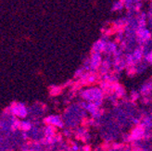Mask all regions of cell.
<instances>
[{
    "mask_svg": "<svg viewBox=\"0 0 152 151\" xmlns=\"http://www.w3.org/2000/svg\"><path fill=\"white\" fill-rule=\"evenodd\" d=\"M12 113L20 117H25L27 115V110L22 104H16L15 107H12Z\"/></svg>",
    "mask_w": 152,
    "mask_h": 151,
    "instance_id": "cell-2",
    "label": "cell"
},
{
    "mask_svg": "<svg viewBox=\"0 0 152 151\" xmlns=\"http://www.w3.org/2000/svg\"><path fill=\"white\" fill-rule=\"evenodd\" d=\"M84 97L86 99V100H91V101L99 100V101H101L102 94L97 89H92V90H89V91H86L84 94Z\"/></svg>",
    "mask_w": 152,
    "mask_h": 151,
    "instance_id": "cell-1",
    "label": "cell"
},
{
    "mask_svg": "<svg viewBox=\"0 0 152 151\" xmlns=\"http://www.w3.org/2000/svg\"><path fill=\"white\" fill-rule=\"evenodd\" d=\"M20 126L22 128V130L27 131V130H29L30 128H31V124L28 123V122H22L21 124H20Z\"/></svg>",
    "mask_w": 152,
    "mask_h": 151,
    "instance_id": "cell-5",
    "label": "cell"
},
{
    "mask_svg": "<svg viewBox=\"0 0 152 151\" xmlns=\"http://www.w3.org/2000/svg\"><path fill=\"white\" fill-rule=\"evenodd\" d=\"M47 122L52 125H57V126H62V122L60 119L58 117V116H51V117H48L47 118Z\"/></svg>",
    "mask_w": 152,
    "mask_h": 151,
    "instance_id": "cell-3",
    "label": "cell"
},
{
    "mask_svg": "<svg viewBox=\"0 0 152 151\" xmlns=\"http://www.w3.org/2000/svg\"><path fill=\"white\" fill-rule=\"evenodd\" d=\"M143 135H144V129L137 128L134 130V132L133 133V137L134 138V139H139V138L143 137Z\"/></svg>",
    "mask_w": 152,
    "mask_h": 151,
    "instance_id": "cell-4",
    "label": "cell"
},
{
    "mask_svg": "<svg viewBox=\"0 0 152 151\" xmlns=\"http://www.w3.org/2000/svg\"><path fill=\"white\" fill-rule=\"evenodd\" d=\"M149 91H150V84L149 85H145L144 87L142 88V92L144 93V94L149 93Z\"/></svg>",
    "mask_w": 152,
    "mask_h": 151,
    "instance_id": "cell-6",
    "label": "cell"
}]
</instances>
